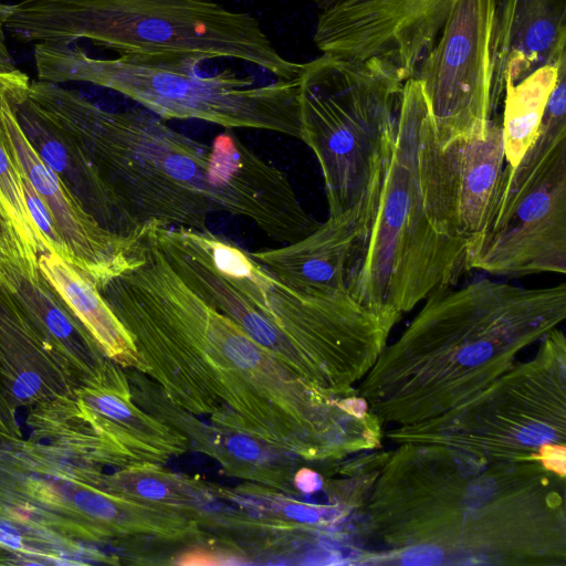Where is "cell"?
I'll return each instance as SVG.
<instances>
[{
  "instance_id": "9a60e30c",
  "label": "cell",
  "mask_w": 566,
  "mask_h": 566,
  "mask_svg": "<svg viewBox=\"0 0 566 566\" xmlns=\"http://www.w3.org/2000/svg\"><path fill=\"white\" fill-rule=\"evenodd\" d=\"M135 400L148 413L180 432L187 439L188 448L216 459L228 474L293 493L291 458L295 454L252 436L201 420L170 401L149 380L139 384Z\"/></svg>"
},
{
  "instance_id": "9c48e42d",
  "label": "cell",
  "mask_w": 566,
  "mask_h": 566,
  "mask_svg": "<svg viewBox=\"0 0 566 566\" xmlns=\"http://www.w3.org/2000/svg\"><path fill=\"white\" fill-rule=\"evenodd\" d=\"M472 269L566 273V60L535 142L517 165L505 163L483 224L467 241L465 270Z\"/></svg>"
},
{
  "instance_id": "5b68a950",
  "label": "cell",
  "mask_w": 566,
  "mask_h": 566,
  "mask_svg": "<svg viewBox=\"0 0 566 566\" xmlns=\"http://www.w3.org/2000/svg\"><path fill=\"white\" fill-rule=\"evenodd\" d=\"M465 248L444 151L421 82L411 76L402 87L374 213L352 250L348 291L395 325L433 291L457 284Z\"/></svg>"
},
{
  "instance_id": "f546056e",
  "label": "cell",
  "mask_w": 566,
  "mask_h": 566,
  "mask_svg": "<svg viewBox=\"0 0 566 566\" xmlns=\"http://www.w3.org/2000/svg\"><path fill=\"white\" fill-rule=\"evenodd\" d=\"M312 3L319 7L322 10L328 9L337 3H340L345 0H310Z\"/></svg>"
},
{
  "instance_id": "d4e9b609",
  "label": "cell",
  "mask_w": 566,
  "mask_h": 566,
  "mask_svg": "<svg viewBox=\"0 0 566 566\" xmlns=\"http://www.w3.org/2000/svg\"><path fill=\"white\" fill-rule=\"evenodd\" d=\"M22 186L29 216L43 239L46 251L49 253H55L66 260V252L54 228L51 212L23 170Z\"/></svg>"
},
{
  "instance_id": "52a82bcc",
  "label": "cell",
  "mask_w": 566,
  "mask_h": 566,
  "mask_svg": "<svg viewBox=\"0 0 566 566\" xmlns=\"http://www.w3.org/2000/svg\"><path fill=\"white\" fill-rule=\"evenodd\" d=\"M406 81L379 56L322 54L305 63L302 142L319 164L328 217L375 210Z\"/></svg>"
},
{
  "instance_id": "4fadbf2b",
  "label": "cell",
  "mask_w": 566,
  "mask_h": 566,
  "mask_svg": "<svg viewBox=\"0 0 566 566\" xmlns=\"http://www.w3.org/2000/svg\"><path fill=\"white\" fill-rule=\"evenodd\" d=\"M29 90V88H28ZM28 91L8 109V128L21 168L49 208L66 252V261L99 289L137 262L134 239L105 229L83 207L65 182L40 157L18 119V107Z\"/></svg>"
},
{
  "instance_id": "44dd1931",
  "label": "cell",
  "mask_w": 566,
  "mask_h": 566,
  "mask_svg": "<svg viewBox=\"0 0 566 566\" xmlns=\"http://www.w3.org/2000/svg\"><path fill=\"white\" fill-rule=\"evenodd\" d=\"M30 83L29 76L18 69L0 72V206L18 243L22 269L38 276L39 256L48 251L28 212L22 168L7 120L9 107L28 91Z\"/></svg>"
},
{
  "instance_id": "ba28073f",
  "label": "cell",
  "mask_w": 566,
  "mask_h": 566,
  "mask_svg": "<svg viewBox=\"0 0 566 566\" xmlns=\"http://www.w3.org/2000/svg\"><path fill=\"white\" fill-rule=\"evenodd\" d=\"M38 80L83 82L137 102L163 119H199L226 128L263 129L302 140L301 75L255 85L231 70L203 76L196 57L122 55L96 59L81 48L36 43Z\"/></svg>"
},
{
  "instance_id": "6da1fadb",
  "label": "cell",
  "mask_w": 566,
  "mask_h": 566,
  "mask_svg": "<svg viewBox=\"0 0 566 566\" xmlns=\"http://www.w3.org/2000/svg\"><path fill=\"white\" fill-rule=\"evenodd\" d=\"M138 261L102 294L132 335L149 375L178 407L305 460H329L353 441L356 417L197 295L150 233Z\"/></svg>"
},
{
  "instance_id": "5bb4252c",
  "label": "cell",
  "mask_w": 566,
  "mask_h": 566,
  "mask_svg": "<svg viewBox=\"0 0 566 566\" xmlns=\"http://www.w3.org/2000/svg\"><path fill=\"white\" fill-rule=\"evenodd\" d=\"M120 366L99 360L73 389L82 417L134 461L163 463L188 449L187 439L137 407Z\"/></svg>"
},
{
  "instance_id": "4dcf8cb0",
  "label": "cell",
  "mask_w": 566,
  "mask_h": 566,
  "mask_svg": "<svg viewBox=\"0 0 566 566\" xmlns=\"http://www.w3.org/2000/svg\"><path fill=\"white\" fill-rule=\"evenodd\" d=\"M74 403H75V401H74ZM75 408H76V405H75ZM76 411H77V409H76ZM77 413H78V412H77ZM78 416H80V415H78ZM80 420L82 421V418H81V416H80Z\"/></svg>"
},
{
  "instance_id": "30bf717a",
  "label": "cell",
  "mask_w": 566,
  "mask_h": 566,
  "mask_svg": "<svg viewBox=\"0 0 566 566\" xmlns=\"http://www.w3.org/2000/svg\"><path fill=\"white\" fill-rule=\"evenodd\" d=\"M469 402L437 419L392 429L399 443L440 444L488 460H537L565 446V336L557 327ZM545 465V464H544Z\"/></svg>"
},
{
  "instance_id": "7402d4cb",
  "label": "cell",
  "mask_w": 566,
  "mask_h": 566,
  "mask_svg": "<svg viewBox=\"0 0 566 566\" xmlns=\"http://www.w3.org/2000/svg\"><path fill=\"white\" fill-rule=\"evenodd\" d=\"M98 485L147 505L187 514L198 522L210 520L211 513L219 511L213 488L166 470L156 462H130L111 475L101 474Z\"/></svg>"
},
{
  "instance_id": "3957f363",
  "label": "cell",
  "mask_w": 566,
  "mask_h": 566,
  "mask_svg": "<svg viewBox=\"0 0 566 566\" xmlns=\"http://www.w3.org/2000/svg\"><path fill=\"white\" fill-rule=\"evenodd\" d=\"M25 103L94 164L108 201L107 230L144 227L208 231L211 213L239 216L251 148L231 133L210 146L143 108L109 112L59 83H30Z\"/></svg>"
},
{
  "instance_id": "cb8c5ba5",
  "label": "cell",
  "mask_w": 566,
  "mask_h": 566,
  "mask_svg": "<svg viewBox=\"0 0 566 566\" xmlns=\"http://www.w3.org/2000/svg\"><path fill=\"white\" fill-rule=\"evenodd\" d=\"M564 59L566 55L556 64L536 69L515 84L505 83L501 129L506 164L517 165L535 142Z\"/></svg>"
},
{
  "instance_id": "2e32d148",
  "label": "cell",
  "mask_w": 566,
  "mask_h": 566,
  "mask_svg": "<svg viewBox=\"0 0 566 566\" xmlns=\"http://www.w3.org/2000/svg\"><path fill=\"white\" fill-rule=\"evenodd\" d=\"M565 0H494L491 113L515 84L565 55Z\"/></svg>"
},
{
  "instance_id": "d6986e66",
  "label": "cell",
  "mask_w": 566,
  "mask_h": 566,
  "mask_svg": "<svg viewBox=\"0 0 566 566\" xmlns=\"http://www.w3.org/2000/svg\"><path fill=\"white\" fill-rule=\"evenodd\" d=\"M39 269L106 358L120 367L148 374V365L132 335L92 280L55 253L40 254Z\"/></svg>"
},
{
  "instance_id": "ffe728a7",
  "label": "cell",
  "mask_w": 566,
  "mask_h": 566,
  "mask_svg": "<svg viewBox=\"0 0 566 566\" xmlns=\"http://www.w3.org/2000/svg\"><path fill=\"white\" fill-rule=\"evenodd\" d=\"M443 151L459 230L468 241L480 231L504 168L501 124L491 120L483 138L459 139L449 144Z\"/></svg>"
},
{
  "instance_id": "484cf974",
  "label": "cell",
  "mask_w": 566,
  "mask_h": 566,
  "mask_svg": "<svg viewBox=\"0 0 566 566\" xmlns=\"http://www.w3.org/2000/svg\"><path fill=\"white\" fill-rule=\"evenodd\" d=\"M324 478L311 468H300L293 473L292 485L298 493L312 495L323 490Z\"/></svg>"
},
{
  "instance_id": "277c9868",
  "label": "cell",
  "mask_w": 566,
  "mask_h": 566,
  "mask_svg": "<svg viewBox=\"0 0 566 566\" xmlns=\"http://www.w3.org/2000/svg\"><path fill=\"white\" fill-rule=\"evenodd\" d=\"M157 240L171 269L197 295L327 394H353V385L386 347L394 324L350 294H300L250 252L210 230L166 229Z\"/></svg>"
},
{
  "instance_id": "7c38bea8",
  "label": "cell",
  "mask_w": 566,
  "mask_h": 566,
  "mask_svg": "<svg viewBox=\"0 0 566 566\" xmlns=\"http://www.w3.org/2000/svg\"><path fill=\"white\" fill-rule=\"evenodd\" d=\"M458 1L345 0L322 10L313 40L323 54L385 59L408 80Z\"/></svg>"
},
{
  "instance_id": "4316f807",
  "label": "cell",
  "mask_w": 566,
  "mask_h": 566,
  "mask_svg": "<svg viewBox=\"0 0 566 566\" xmlns=\"http://www.w3.org/2000/svg\"><path fill=\"white\" fill-rule=\"evenodd\" d=\"M0 256H4L15 262L22 268V260L19 251L18 243L10 229V226L4 217L0 206Z\"/></svg>"
},
{
  "instance_id": "603a6c76",
  "label": "cell",
  "mask_w": 566,
  "mask_h": 566,
  "mask_svg": "<svg viewBox=\"0 0 566 566\" xmlns=\"http://www.w3.org/2000/svg\"><path fill=\"white\" fill-rule=\"evenodd\" d=\"M17 115L28 140L40 157L106 229L109 216L107 195L94 164L69 137L33 111L24 98Z\"/></svg>"
},
{
  "instance_id": "83f0119b",
  "label": "cell",
  "mask_w": 566,
  "mask_h": 566,
  "mask_svg": "<svg viewBox=\"0 0 566 566\" xmlns=\"http://www.w3.org/2000/svg\"><path fill=\"white\" fill-rule=\"evenodd\" d=\"M13 11L14 4L0 2V72H9L17 69L6 43V24Z\"/></svg>"
},
{
  "instance_id": "e0dca14e",
  "label": "cell",
  "mask_w": 566,
  "mask_h": 566,
  "mask_svg": "<svg viewBox=\"0 0 566 566\" xmlns=\"http://www.w3.org/2000/svg\"><path fill=\"white\" fill-rule=\"evenodd\" d=\"M369 214L349 211L321 223L310 235L275 249L250 252L275 280L307 296L350 294L347 268L355 241Z\"/></svg>"
},
{
  "instance_id": "8fae6325",
  "label": "cell",
  "mask_w": 566,
  "mask_h": 566,
  "mask_svg": "<svg viewBox=\"0 0 566 566\" xmlns=\"http://www.w3.org/2000/svg\"><path fill=\"white\" fill-rule=\"evenodd\" d=\"M493 17L494 0H459L413 75L442 149L489 129Z\"/></svg>"
},
{
  "instance_id": "f1b7e54d",
  "label": "cell",
  "mask_w": 566,
  "mask_h": 566,
  "mask_svg": "<svg viewBox=\"0 0 566 566\" xmlns=\"http://www.w3.org/2000/svg\"><path fill=\"white\" fill-rule=\"evenodd\" d=\"M229 563L231 562L227 560L222 556H219L218 554L203 551H189L180 555L176 560L177 565L184 566H210L224 565Z\"/></svg>"
},
{
  "instance_id": "8992f818",
  "label": "cell",
  "mask_w": 566,
  "mask_h": 566,
  "mask_svg": "<svg viewBox=\"0 0 566 566\" xmlns=\"http://www.w3.org/2000/svg\"><path fill=\"white\" fill-rule=\"evenodd\" d=\"M6 31L20 43L86 39L118 56L233 59L279 80L305 65L281 55L252 14L212 0H22Z\"/></svg>"
},
{
  "instance_id": "7a4b0ae2",
  "label": "cell",
  "mask_w": 566,
  "mask_h": 566,
  "mask_svg": "<svg viewBox=\"0 0 566 566\" xmlns=\"http://www.w3.org/2000/svg\"><path fill=\"white\" fill-rule=\"evenodd\" d=\"M424 301L360 386L369 411L394 429L469 402L566 317L565 283L528 289L483 279Z\"/></svg>"
},
{
  "instance_id": "ac0fdd59",
  "label": "cell",
  "mask_w": 566,
  "mask_h": 566,
  "mask_svg": "<svg viewBox=\"0 0 566 566\" xmlns=\"http://www.w3.org/2000/svg\"><path fill=\"white\" fill-rule=\"evenodd\" d=\"M0 285L82 380L105 358L93 337L42 274L31 276L15 262L0 256Z\"/></svg>"
}]
</instances>
